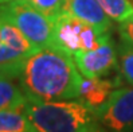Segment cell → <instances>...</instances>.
I'll return each instance as SVG.
<instances>
[{
  "mask_svg": "<svg viewBox=\"0 0 133 132\" xmlns=\"http://www.w3.org/2000/svg\"><path fill=\"white\" fill-rule=\"evenodd\" d=\"M82 80L71 54L51 46L28 55L19 76L26 96L43 101L78 100Z\"/></svg>",
  "mask_w": 133,
  "mask_h": 132,
  "instance_id": "1",
  "label": "cell"
},
{
  "mask_svg": "<svg viewBox=\"0 0 133 132\" xmlns=\"http://www.w3.org/2000/svg\"><path fill=\"white\" fill-rule=\"evenodd\" d=\"M23 109L36 132H85L98 120L96 111L79 100L43 101L27 97Z\"/></svg>",
  "mask_w": 133,
  "mask_h": 132,
  "instance_id": "2",
  "label": "cell"
},
{
  "mask_svg": "<svg viewBox=\"0 0 133 132\" xmlns=\"http://www.w3.org/2000/svg\"><path fill=\"white\" fill-rule=\"evenodd\" d=\"M109 36V31H101L81 19L62 12L52 19L50 46L73 55L79 50H91L98 47Z\"/></svg>",
  "mask_w": 133,
  "mask_h": 132,
  "instance_id": "3",
  "label": "cell"
},
{
  "mask_svg": "<svg viewBox=\"0 0 133 132\" xmlns=\"http://www.w3.org/2000/svg\"><path fill=\"white\" fill-rule=\"evenodd\" d=\"M0 16L12 22L35 49L51 43L52 19L27 0H11L0 4Z\"/></svg>",
  "mask_w": 133,
  "mask_h": 132,
  "instance_id": "4",
  "label": "cell"
},
{
  "mask_svg": "<svg viewBox=\"0 0 133 132\" xmlns=\"http://www.w3.org/2000/svg\"><path fill=\"white\" fill-rule=\"evenodd\" d=\"M97 117L110 132H133V88L113 90Z\"/></svg>",
  "mask_w": 133,
  "mask_h": 132,
  "instance_id": "5",
  "label": "cell"
},
{
  "mask_svg": "<svg viewBox=\"0 0 133 132\" xmlns=\"http://www.w3.org/2000/svg\"><path fill=\"white\" fill-rule=\"evenodd\" d=\"M78 70L85 78H101L114 69H118V53L109 36L98 47L91 50H79L73 54Z\"/></svg>",
  "mask_w": 133,
  "mask_h": 132,
  "instance_id": "6",
  "label": "cell"
},
{
  "mask_svg": "<svg viewBox=\"0 0 133 132\" xmlns=\"http://www.w3.org/2000/svg\"><path fill=\"white\" fill-rule=\"evenodd\" d=\"M62 12L81 19L101 31H110L112 19L97 0H66Z\"/></svg>",
  "mask_w": 133,
  "mask_h": 132,
  "instance_id": "7",
  "label": "cell"
},
{
  "mask_svg": "<svg viewBox=\"0 0 133 132\" xmlns=\"http://www.w3.org/2000/svg\"><path fill=\"white\" fill-rule=\"evenodd\" d=\"M113 86H116V82L110 80H104V77H101V78H83L81 95L78 100L91 108L93 111H96L97 113L99 108L109 100L113 92Z\"/></svg>",
  "mask_w": 133,
  "mask_h": 132,
  "instance_id": "8",
  "label": "cell"
},
{
  "mask_svg": "<svg viewBox=\"0 0 133 132\" xmlns=\"http://www.w3.org/2000/svg\"><path fill=\"white\" fill-rule=\"evenodd\" d=\"M26 100L27 96L18 77L0 72V111L23 108Z\"/></svg>",
  "mask_w": 133,
  "mask_h": 132,
  "instance_id": "9",
  "label": "cell"
},
{
  "mask_svg": "<svg viewBox=\"0 0 133 132\" xmlns=\"http://www.w3.org/2000/svg\"><path fill=\"white\" fill-rule=\"evenodd\" d=\"M0 34H2V41L5 45H8L14 50L24 54L27 57L38 50L31 45V42L27 39V36L12 22L7 20L3 16H0Z\"/></svg>",
  "mask_w": 133,
  "mask_h": 132,
  "instance_id": "10",
  "label": "cell"
},
{
  "mask_svg": "<svg viewBox=\"0 0 133 132\" xmlns=\"http://www.w3.org/2000/svg\"><path fill=\"white\" fill-rule=\"evenodd\" d=\"M0 131L36 132L23 108L0 111Z\"/></svg>",
  "mask_w": 133,
  "mask_h": 132,
  "instance_id": "11",
  "label": "cell"
},
{
  "mask_svg": "<svg viewBox=\"0 0 133 132\" xmlns=\"http://www.w3.org/2000/svg\"><path fill=\"white\" fill-rule=\"evenodd\" d=\"M26 58L27 55L14 50L3 41L0 42V72H4L19 78Z\"/></svg>",
  "mask_w": 133,
  "mask_h": 132,
  "instance_id": "12",
  "label": "cell"
},
{
  "mask_svg": "<svg viewBox=\"0 0 133 132\" xmlns=\"http://www.w3.org/2000/svg\"><path fill=\"white\" fill-rule=\"evenodd\" d=\"M109 18L117 23H122L133 16V4L129 0H97Z\"/></svg>",
  "mask_w": 133,
  "mask_h": 132,
  "instance_id": "13",
  "label": "cell"
},
{
  "mask_svg": "<svg viewBox=\"0 0 133 132\" xmlns=\"http://www.w3.org/2000/svg\"><path fill=\"white\" fill-rule=\"evenodd\" d=\"M118 53V69L124 80L133 86V45L121 42L117 47Z\"/></svg>",
  "mask_w": 133,
  "mask_h": 132,
  "instance_id": "14",
  "label": "cell"
},
{
  "mask_svg": "<svg viewBox=\"0 0 133 132\" xmlns=\"http://www.w3.org/2000/svg\"><path fill=\"white\" fill-rule=\"evenodd\" d=\"M65 2L66 0H34V4L46 15H49L51 19H54L62 12Z\"/></svg>",
  "mask_w": 133,
  "mask_h": 132,
  "instance_id": "15",
  "label": "cell"
},
{
  "mask_svg": "<svg viewBox=\"0 0 133 132\" xmlns=\"http://www.w3.org/2000/svg\"><path fill=\"white\" fill-rule=\"evenodd\" d=\"M118 31H120L121 41L133 45V16L129 18L128 20H125V22L120 23Z\"/></svg>",
  "mask_w": 133,
  "mask_h": 132,
  "instance_id": "16",
  "label": "cell"
},
{
  "mask_svg": "<svg viewBox=\"0 0 133 132\" xmlns=\"http://www.w3.org/2000/svg\"><path fill=\"white\" fill-rule=\"evenodd\" d=\"M7 2H11V0H0V4H3V3H7ZM27 2H31L34 4V0H27Z\"/></svg>",
  "mask_w": 133,
  "mask_h": 132,
  "instance_id": "17",
  "label": "cell"
},
{
  "mask_svg": "<svg viewBox=\"0 0 133 132\" xmlns=\"http://www.w3.org/2000/svg\"><path fill=\"white\" fill-rule=\"evenodd\" d=\"M0 132H14V131H0Z\"/></svg>",
  "mask_w": 133,
  "mask_h": 132,
  "instance_id": "18",
  "label": "cell"
},
{
  "mask_svg": "<svg viewBox=\"0 0 133 132\" xmlns=\"http://www.w3.org/2000/svg\"><path fill=\"white\" fill-rule=\"evenodd\" d=\"M0 42H2V34H0Z\"/></svg>",
  "mask_w": 133,
  "mask_h": 132,
  "instance_id": "19",
  "label": "cell"
}]
</instances>
